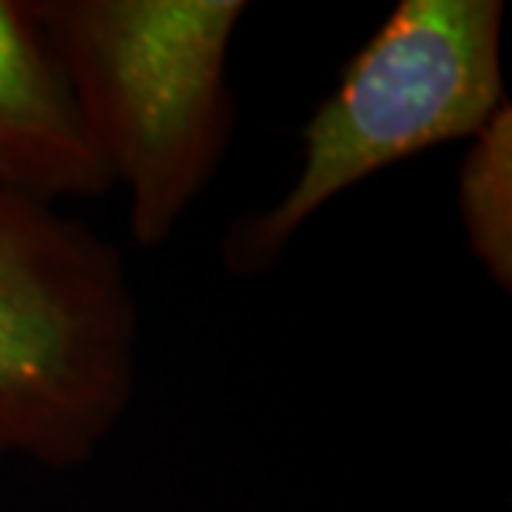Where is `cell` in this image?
I'll return each instance as SVG.
<instances>
[{
    "mask_svg": "<svg viewBox=\"0 0 512 512\" xmlns=\"http://www.w3.org/2000/svg\"><path fill=\"white\" fill-rule=\"evenodd\" d=\"M40 32L86 140L128 197L137 245L157 248L231 146L228 52L242 0H40Z\"/></svg>",
    "mask_w": 512,
    "mask_h": 512,
    "instance_id": "obj_1",
    "label": "cell"
},
{
    "mask_svg": "<svg viewBox=\"0 0 512 512\" xmlns=\"http://www.w3.org/2000/svg\"><path fill=\"white\" fill-rule=\"evenodd\" d=\"M140 308L120 251L0 185V456L72 470L137 390Z\"/></svg>",
    "mask_w": 512,
    "mask_h": 512,
    "instance_id": "obj_2",
    "label": "cell"
},
{
    "mask_svg": "<svg viewBox=\"0 0 512 512\" xmlns=\"http://www.w3.org/2000/svg\"><path fill=\"white\" fill-rule=\"evenodd\" d=\"M504 3L402 0L302 131V168L282 200L225 237V265H274L316 211L387 165L478 137L504 109Z\"/></svg>",
    "mask_w": 512,
    "mask_h": 512,
    "instance_id": "obj_3",
    "label": "cell"
},
{
    "mask_svg": "<svg viewBox=\"0 0 512 512\" xmlns=\"http://www.w3.org/2000/svg\"><path fill=\"white\" fill-rule=\"evenodd\" d=\"M0 185L46 202L111 188L32 3L15 0H0Z\"/></svg>",
    "mask_w": 512,
    "mask_h": 512,
    "instance_id": "obj_4",
    "label": "cell"
},
{
    "mask_svg": "<svg viewBox=\"0 0 512 512\" xmlns=\"http://www.w3.org/2000/svg\"><path fill=\"white\" fill-rule=\"evenodd\" d=\"M458 177V211L478 262L495 282L512 285V123L510 106L473 137Z\"/></svg>",
    "mask_w": 512,
    "mask_h": 512,
    "instance_id": "obj_5",
    "label": "cell"
}]
</instances>
